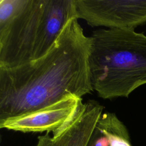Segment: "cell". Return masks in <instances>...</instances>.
<instances>
[{
  "instance_id": "52a82bcc",
  "label": "cell",
  "mask_w": 146,
  "mask_h": 146,
  "mask_svg": "<svg viewBox=\"0 0 146 146\" xmlns=\"http://www.w3.org/2000/svg\"><path fill=\"white\" fill-rule=\"evenodd\" d=\"M96 127L106 137L110 146H132L126 126L115 113H102Z\"/></svg>"
},
{
  "instance_id": "5b68a950",
  "label": "cell",
  "mask_w": 146,
  "mask_h": 146,
  "mask_svg": "<svg viewBox=\"0 0 146 146\" xmlns=\"http://www.w3.org/2000/svg\"><path fill=\"white\" fill-rule=\"evenodd\" d=\"M82 103V98L68 95L40 109L1 120L0 128L24 133H53L72 119Z\"/></svg>"
},
{
  "instance_id": "ba28073f",
  "label": "cell",
  "mask_w": 146,
  "mask_h": 146,
  "mask_svg": "<svg viewBox=\"0 0 146 146\" xmlns=\"http://www.w3.org/2000/svg\"><path fill=\"white\" fill-rule=\"evenodd\" d=\"M88 146H110V145L106 137L95 127Z\"/></svg>"
},
{
  "instance_id": "7a4b0ae2",
  "label": "cell",
  "mask_w": 146,
  "mask_h": 146,
  "mask_svg": "<svg viewBox=\"0 0 146 146\" xmlns=\"http://www.w3.org/2000/svg\"><path fill=\"white\" fill-rule=\"evenodd\" d=\"M90 37L91 81L100 98H128L146 84V35L133 29L100 28Z\"/></svg>"
},
{
  "instance_id": "277c9868",
  "label": "cell",
  "mask_w": 146,
  "mask_h": 146,
  "mask_svg": "<svg viewBox=\"0 0 146 146\" xmlns=\"http://www.w3.org/2000/svg\"><path fill=\"white\" fill-rule=\"evenodd\" d=\"M77 19L92 27L135 30L146 24V0H75Z\"/></svg>"
},
{
  "instance_id": "6da1fadb",
  "label": "cell",
  "mask_w": 146,
  "mask_h": 146,
  "mask_svg": "<svg viewBox=\"0 0 146 146\" xmlns=\"http://www.w3.org/2000/svg\"><path fill=\"white\" fill-rule=\"evenodd\" d=\"M91 39L76 18L70 19L41 58L0 67V120L31 112L68 95L93 90L89 67Z\"/></svg>"
},
{
  "instance_id": "8992f818",
  "label": "cell",
  "mask_w": 146,
  "mask_h": 146,
  "mask_svg": "<svg viewBox=\"0 0 146 146\" xmlns=\"http://www.w3.org/2000/svg\"><path fill=\"white\" fill-rule=\"evenodd\" d=\"M103 106L90 100L82 103L72 119L52 133L38 136L35 146H88Z\"/></svg>"
},
{
  "instance_id": "3957f363",
  "label": "cell",
  "mask_w": 146,
  "mask_h": 146,
  "mask_svg": "<svg viewBox=\"0 0 146 146\" xmlns=\"http://www.w3.org/2000/svg\"><path fill=\"white\" fill-rule=\"evenodd\" d=\"M76 18L75 0H21L0 25V67L36 60L54 44L67 22Z\"/></svg>"
}]
</instances>
